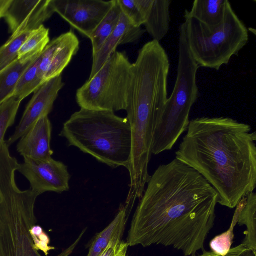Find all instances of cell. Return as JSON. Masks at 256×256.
Masks as SVG:
<instances>
[{"instance_id": "cell-1", "label": "cell", "mask_w": 256, "mask_h": 256, "mask_svg": "<svg viewBox=\"0 0 256 256\" xmlns=\"http://www.w3.org/2000/svg\"><path fill=\"white\" fill-rule=\"evenodd\" d=\"M218 194L194 168L174 158L155 170L133 216L129 246H170L184 256L204 251Z\"/></svg>"}, {"instance_id": "cell-2", "label": "cell", "mask_w": 256, "mask_h": 256, "mask_svg": "<svg viewBox=\"0 0 256 256\" xmlns=\"http://www.w3.org/2000/svg\"><path fill=\"white\" fill-rule=\"evenodd\" d=\"M176 158L200 174L218 194V204L235 208L256 188V133L228 117L190 120Z\"/></svg>"}, {"instance_id": "cell-3", "label": "cell", "mask_w": 256, "mask_h": 256, "mask_svg": "<svg viewBox=\"0 0 256 256\" xmlns=\"http://www.w3.org/2000/svg\"><path fill=\"white\" fill-rule=\"evenodd\" d=\"M18 166L10 155L0 156V256H42L31 232L37 222L34 206L40 194L18 188L15 172ZM86 231L56 256H70Z\"/></svg>"}, {"instance_id": "cell-4", "label": "cell", "mask_w": 256, "mask_h": 256, "mask_svg": "<svg viewBox=\"0 0 256 256\" xmlns=\"http://www.w3.org/2000/svg\"><path fill=\"white\" fill-rule=\"evenodd\" d=\"M59 136L66 138L69 146L112 168H128L132 140L126 118L110 110L80 108L64 123Z\"/></svg>"}, {"instance_id": "cell-5", "label": "cell", "mask_w": 256, "mask_h": 256, "mask_svg": "<svg viewBox=\"0 0 256 256\" xmlns=\"http://www.w3.org/2000/svg\"><path fill=\"white\" fill-rule=\"evenodd\" d=\"M200 68L187 45L182 23L179 28L177 78L154 132L152 154L158 155L172 148L186 132L191 109L198 96L196 74Z\"/></svg>"}, {"instance_id": "cell-6", "label": "cell", "mask_w": 256, "mask_h": 256, "mask_svg": "<svg viewBox=\"0 0 256 256\" xmlns=\"http://www.w3.org/2000/svg\"><path fill=\"white\" fill-rule=\"evenodd\" d=\"M184 18L187 45L200 67L219 70L248 42V30L229 1L222 22L212 30L192 18Z\"/></svg>"}, {"instance_id": "cell-7", "label": "cell", "mask_w": 256, "mask_h": 256, "mask_svg": "<svg viewBox=\"0 0 256 256\" xmlns=\"http://www.w3.org/2000/svg\"><path fill=\"white\" fill-rule=\"evenodd\" d=\"M132 64L124 52L116 51L98 72L76 92L80 108L126 110Z\"/></svg>"}, {"instance_id": "cell-8", "label": "cell", "mask_w": 256, "mask_h": 256, "mask_svg": "<svg viewBox=\"0 0 256 256\" xmlns=\"http://www.w3.org/2000/svg\"><path fill=\"white\" fill-rule=\"evenodd\" d=\"M113 2L114 0H52L54 12L89 38Z\"/></svg>"}, {"instance_id": "cell-9", "label": "cell", "mask_w": 256, "mask_h": 256, "mask_svg": "<svg viewBox=\"0 0 256 256\" xmlns=\"http://www.w3.org/2000/svg\"><path fill=\"white\" fill-rule=\"evenodd\" d=\"M17 170L29 181L30 189L40 195L46 192L62 193L70 189V176L67 166L52 158L40 162L24 159Z\"/></svg>"}, {"instance_id": "cell-10", "label": "cell", "mask_w": 256, "mask_h": 256, "mask_svg": "<svg viewBox=\"0 0 256 256\" xmlns=\"http://www.w3.org/2000/svg\"><path fill=\"white\" fill-rule=\"evenodd\" d=\"M64 86L62 76H60L46 82L34 92L14 132L6 142L8 147L20 139L40 119L48 116Z\"/></svg>"}, {"instance_id": "cell-11", "label": "cell", "mask_w": 256, "mask_h": 256, "mask_svg": "<svg viewBox=\"0 0 256 256\" xmlns=\"http://www.w3.org/2000/svg\"><path fill=\"white\" fill-rule=\"evenodd\" d=\"M80 48V41L72 30L50 42L41 55L38 74L44 82L61 76Z\"/></svg>"}, {"instance_id": "cell-12", "label": "cell", "mask_w": 256, "mask_h": 256, "mask_svg": "<svg viewBox=\"0 0 256 256\" xmlns=\"http://www.w3.org/2000/svg\"><path fill=\"white\" fill-rule=\"evenodd\" d=\"M54 13L52 0H41L8 41L0 47V70L18 58V52L32 32Z\"/></svg>"}, {"instance_id": "cell-13", "label": "cell", "mask_w": 256, "mask_h": 256, "mask_svg": "<svg viewBox=\"0 0 256 256\" xmlns=\"http://www.w3.org/2000/svg\"><path fill=\"white\" fill-rule=\"evenodd\" d=\"M52 126L48 116L35 123L20 138L17 151L24 159L44 162L52 158L50 148Z\"/></svg>"}, {"instance_id": "cell-14", "label": "cell", "mask_w": 256, "mask_h": 256, "mask_svg": "<svg viewBox=\"0 0 256 256\" xmlns=\"http://www.w3.org/2000/svg\"><path fill=\"white\" fill-rule=\"evenodd\" d=\"M145 30L134 26L122 12L118 25L96 54L92 55V70L88 79L92 78L116 50L120 45L135 43Z\"/></svg>"}, {"instance_id": "cell-15", "label": "cell", "mask_w": 256, "mask_h": 256, "mask_svg": "<svg viewBox=\"0 0 256 256\" xmlns=\"http://www.w3.org/2000/svg\"><path fill=\"white\" fill-rule=\"evenodd\" d=\"M170 0H138L145 20L146 30L160 42L168 34L170 22Z\"/></svg>"}, {"instance_id": "cell-16", "label": "cell", "mask_w": 256, "mask_h": 256, "mask_svg": "<svg viewBox=\"0 0 256 256\" xmlns=\"http://www.w3.org/2000/svg\"><path fill=\"white\" fill-rule=\"evenodd\" d=\"M228 0H196L189 11L186 10L184 17L192 18L212 30L222 22Z\"/></svg>"}, {"instance_id": "cell-17", "label": "cell", "mask_w": 256, "mask_h": 256, "mask_svg": "<svg viewBox=\"0 0 256 256\" xmlns=\"http://www.w3.org/2000/svg\"><path fill=\"white\" fill-rule=\"evenodd\" d=\"M42 53L30 54L20 58H16L0 70V104L12 96L24 72Z\"/></svg>"}, {"instance_id": "cell-18", "label": "cell", "mask_w": 256, "mask_h": 256, "mask_svg": "<svg viewBox=\"0 0 256 256\" xmlns=\"http://www.w3.org/2000/svg\"><path fill=\"white\" fill-rule=\"evenodd\" d=\"M128 218L124 206L121 205L112 221L94 238L87 256H100L112 240L122 239Z\"/></svg>"}, {"instance_id": "cell-19", "label": "cell", "mask_w": 256, "mask_h": 256, "mask_svg": "<svg viewBox=\"0 0 256 256\" xmlns=\"http://www.w3.org/2000/svg\"><path fill=\"white\" fill-rule=\"evenodd\" d=\"M240 212L238 224L245 226V238L242 244L256 255V194L252 192L244 197L238 204Z\"/></svg>"}, {"instance_id": "cell-20", "label": "cell", "mask_w": 256, "mask_h": 256, "mask_svg": "<svg viewBox=\"0 0 256 256\" xmlns=\"http://www.w3.org/2000/svg\"><path fill=\"white\" fill-rule=\"evenodd\" d=\"M121 14L122 10L118 0H114L111 8L90 38L92 55L96 53L116 29Z\"/></svg>"}, {"instance_id": "cell-21", "label": "cell", "mask_w": 256, "mask_h": 256, "mask_svg": "<svg viewBox=\"0 0 256 256\" xmlns=\"http://www.w3.org/2000/svg\"><path fill=\"white\" fill-rule=\"evenodd\" d=\"M42 54L24 72L14 89L12 96L22 101L43 84L38 74Z\"/></svg>"}, {"instance_id": "cell-22", "label": "cell", "mask_w": 256, "mask_h": 256, "mask_svg": "<svg viewBox=\"0 0 256 256\" xmlns=\"http://www.w3.org/2000/svg\"><path fill=\"white\" fill-rule=\"evenodd\" d=\"M41 0H12L4 18L13 33L38 6Z\"/></svg>"}, {"instance_id": "cell-23", "label": "cell", "mask_w": 256, "mask_h": 256, "mask_svg": "<svg viewBox=\"0 0 256 256\" xmlns=\"http://www.w3.org/2000/svg\"><path fill=\"white\" fill-rule=\"evenodd\" d=\"M49 42V29L42 25L33 30L26 38L18 52L17 58L32 54H40Z\"/></svg>"}, {"instance_id": "cell-24", "label": "cell", "mask_w": 256, "mask_h": 256, "mask_svg": "<svg viewBox=\"0 0 256 256\" xmlns=\"http://www.w3.org/2000/svg\"><path fill=\"white\" fill-rule=\"evenodd\" d=\"M21 102L12 96L0 104V150L6 142L4 138L6 130L14 122Z\"/></svg>"}, {"instance_id": "cell-25", "label": "cell", "mask_w": 256, "mask_h": 256, "mask_svg": "<svg viewBox=\"0 0 256 256\" xmlns=\"http://www.w3.org/2000/svg\"><path fill=\"white\" fill-rule=\"evenodd\" d=\"M230 226L226 232L215 236L210 242V246L212 251L220 255H224L232 248L234 238V230L238 224L240 206L236 207Z\"/></svg>"}, {"instance_id": "cell-26", "label": "cell", "mask_w": 256, "mask_h": 256, "mask_svg": "<svg viewBox=\"0 0 256 256\" xmlns=\"http://www.w3.org/2000/svg\"><path fill=\"white\" fill-rule=\"evenodd\" d=\"M123 14L134 26L140 28L145 22L136 0H118Z\"/></svg>"}, {"instance_id": "cell-27", "label": "cell", "mask_w": 256, "mask_h": 256, "mask_svg": "<svg viewBox=\"0 0 256 256\" xmlns=\"http://www.w3.org/2000/svg\"><path fill=\"white\" fill-rule=\"evenodd\" d=\"M31 232L36 245L40 250L43 252L46 256H48L49 252L54 250V248L49 246L50 239L48 236L44 232L42 228L34 225L31 228Z\"/></svg>"}, {"instance_id": "cell-28", "label": "cell", "mask_w": 256, "mask_h": 256, "mask_svg": "<svg viewBox=\"0 0 256 256\" xmlns=\"http://www.w3.org/2000/svg\"><path fill=\"white\" fill-rule=\"evenodd\" d=\"M129 246L122 239L112 240L101 253L100 256H128L126 255Z\"/></svg>"}, {"instance_id": "cell-29", "label": "cell", "mask_w": 256, "mask_h": 256, "mask_svg": "<svg viewBox=\"0 0 256 256\" xmlns=\"http://www.w3.org/2000/svg\"><path fill=\"white\" fill-rule=\"evenodd\" d=\"M256 256L252 252L248 250L242 244L231 248L230 250L224 255H220L212 251L203 252L202 254L198 256Z\"/></svg>"}, {"instance_id": "cell-30", "label": "cell", "mask_w": 256, "mask_h": 256, "mask_svg": "<svg viewBox=\"0 0 256 256\" xmlns=\"http://www.w3.org/2000/svg\"><path fill=\"white\" fill-rule=\"evenodd\" d=\"M12 0H0V19L4 18Z\"/></svg>"}]
</instances>
